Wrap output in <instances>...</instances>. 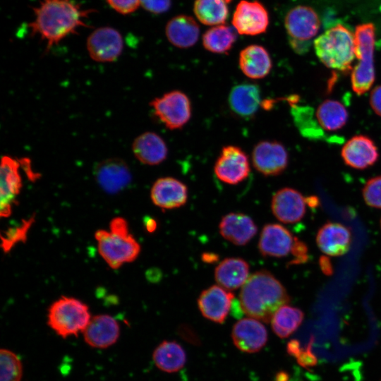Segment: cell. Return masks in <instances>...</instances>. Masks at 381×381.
<instances>
[{
    "label": "cell",
    "instance_id": "1",
    "mask_svg": "<svg viewBox=\"0 0 381 381\" xmlns=\"http://www.w3.org/2000/svg\"><path fill=\"white\" fill-rule=\"evenodd\" d=\"M34 19L28 24L32 36H39L46 42L48 52L81 27H88L83 21L94 9H83L73 0H40L32 8Z\"/></svg>",
    "mask_w": 381,
    "mask_h": 381
},
{
    "label": "cell",
    "instance_id": "2",
    "mask_svg": "<svg viewBox=\"0 0 381 381\" xmlns=\"http://www.w3.org/2000/svg\"><path fill=\"white\" fill-rule=\"evenodd\" d=\"M290 301L282 284L270 272L262 270L251 274L239 294L240 306L249 317L270 322L277 310Z\"/></svg>",
    "mask_w": 381,
    "mask_h": 381
},
{
    "label": "cell",
    "instance_id": "3",
    "mask_svg": "<svg viewBox=\"0 0 381 381\" xmlns=\"http://www.w3.org/2000/svg\"><path fill=\"white\" fill-rule=\"evenodd\" d=\"M95 237L99 255L112 269L134 261L140 253V245L130 233L128 222L122 217L112 219L109 231L97 230Z\"/></svg>",
    "mask_w": 381,
    "mask_h": 381
},
{
    "label": "cell",
    "instance_id": "4",
    "mask_svg": "<svg viewBox=\"0 0 381 381\" xmlns=\"http://www.w3.org/2000/svg\"><path fill=\"white\" fill-rule=\"evenodd\" d=\"M317 56L327 67L343 72L351 69L356 56L355 37L345 26L338 24L314 41Z\"/></svg>",
    "mask_w": 381,
    "mask_h": 381
},
{
    "label": "cell",
    "instance_id": "5",
    "mask_svg": "<svg viewBox=\"0 0 381 381\" xmlns=\"http://www.w3.org/2000/svg\"><path fill=\"white\" fill-rule=\"evenodd\" d=\"M92 316L89 307L73 297L62 296L48 309L47 325L63 339L83 333Z\"/></svg>",
    "mask_w": 381,
    "mask_h": 381
},
{
    "label": "cell",
    "instance_id": "6",
    "mask_svg": "<svg viewBox=\"0 0 381 381\" xmlns=\"http://www.w3.org/2000/svg\"><path fill=\"white\" fill-rule=\"evenodd\" d=\"M375 28L373 23L358 25L355 30L356 57L358 60L351 72L352 89L358 95L368 91L375 81L374 44Z\"/></svg>",
    "mask_w": 381,
    "mask_h": 381
},
{
    "label": "cell",
    "instance_id": "7",
    "mask_svg": "<svg viewBox=\"0 0 381 381\" xmlns=\"http://www.w3.org/2000/svg\"><path fill=\"white\" fill-rule=\"evenodd\" d=\"M290 45L298 54H305L320 27L317 13L311 7L298 6L291 9L285 17Z\"/></svg>",
    "mask_w": 381,
    "mask_h": 381
},
{
    "label": "cell",
    "instance_id": "8",
    "mask_svg": "<svg viewBox=\"0 0 381 381\" xmlns=\"http://www.w3.org/2000/svg\"><path fill=\"white\" fill-rule=\"evenodd\" d=\"M155 115L169 129L183 127L191 116V103L181 90H172L151 101Z\"/></svg>",
    "mask_w": 381,
    "mask_h": 381
},
{
    "label": "cell",
    "instance_id": "9",
    "mask_svg": "<svg viewBox=\"0 0 381 381\" xmlns=\"http://www.w3.org/2000/svg\"><path fill=\"white\" fill-rule=\"evenodd\" d=\"M216 176L222 182L236 185L246 179L250 167L246 153L239 147L224 146L217 159L214 167Z\"/></svg>",
    "mask_w": 381,
    "mask_h": 381
},
{
    "label": "cell",
    "instance_id": "10",
    "mask_svg": "<svg viewBox=\"0 0 381 381\" xmlns=\"http://www.w3.org/2000/svg\"><path fill=\"white\" fill-rule=\"evenodd\" d=\"M87 49L90 58L100 63L113 62L121 54L123 40L121 33L111 27H101L87 37Z\"/></svg>",
    "mask_w": 381,
    "mask_h": 381
},
{
    "label": "cell",
    "instance_id": "11",
    "mask_svg": "<svg viewBox=\"0 0 381 381\" xmlns=\"http://www.w3.org/2000/svg\"><path fill=\"white\" fill-rule=\"evenodd\" d=\"M289 155L284 146L275 140H262L252 152L255 169L265 176H277L287 167Z\"/></svg>",
    "mask_w": 381,
    "mask_h": 381
},
{
    "label": "cell",
    "instance_id": "12",
    "mask_svg": "<svg viewBox=\"0 0 381 381\" xmlns=\"http://www.w3.org/2000/svg\"><path fill=\"white\" fill-rule=\"evenodd\" d=\"M232 24L241 35L253 36L262 34L269 25L267 11L258 1L241 0L236 7Z\"/></svg>",
    "mask_w": 381,
    "mask_h": 381
},
{
    "label": "cell",
    "instance_id": "13",
    "mask_svg": "<svg viewBox=\"0 0 381 381\" xmlns=\"http://www.w3.org/2000/svg\"><path fill=\"white\" fill-rule=\"evenodd\" d=\"M21 161L4 155L1 161V217L11 215L13 204L22 188Z\"/></svg>",
    "mask_w": 381,
    "mask_h": 381
},
{
    "label": "cell",
    "instance_id": "14",
    "mask_svg": "<svg viewBox=\"0 0 381 381\" xmlns=\"http://www.w3.org/2000/svg\"><path fill=\"white\" fill-rule=\"evenodd\" d=\"M96 181L107 193H117L131 182L132 176L128 164L120 158H109L100 162L94 171Z\"/></svg>",
    "mask_w": 381,
    "mask_h": 381
},
{
    "label": "cell",
    "instance_id": "15",
    "mask_svg": "<svg viewBox=\"0 0 381 381\" xmlns=\"http://www.w3.org/2000/svg\"><path fill=\"white\" fill-rule=\"evenodd\" d=\"M82 334L85 342L90 347L107 349L118 341L120 325L114 317L99 314L91 318Z\"/></svg>",
    "mask_w": 381,
    "mask_h": 381
},
{
    "label": "cell",
    "instance_id": "16",
    "mask_svg": "<svg viewBox=\"0 0 381 381\" xmlns=\"http://www.w3.org/2000/svg\"><path fill=\"white\" fill-rule=\"evenodd\" d=\"M306 205V198L299 191L291 188H283L273 195L271 208L274 215L280 222L292 224L303 219Z\"/></svg>",
    "mask_w": 381,
    "mask_h": 381
},
{
    "label": "cell",
    "instance_id": "17",
    "mask_svg": "<svg viewBox=\"0 0 381 381\" xmlns=\"http://www.w3.org/2000/svg\"><path fill=\"white\" fill-rule=\"evenodd\" d=\"M267 331L260 320L243 318L237 321L231 331L235 346L245 353H255L261 350L267 341Z\"/></svg>",
    "mask_w": 381,
    "mask_h": 381
},
{
    "label": "cell",
    "instance_id": "18",
    "mask_svg": "<svg viewBox=\"0 0 381 381\" xmlns=\"http://www.w3.org/2000/svg\"><path fill=\"white\" fill-rule=\"evenodd\" d=\"M234 298L232 292L220 286L213 285L202 291L198 299V305L205 318L222 323L229 313Z\"/></svg>",
    "mask_w": 381,
    "mask_h": 381
},
{
    "label": "cell",
    "instance_id": "19",
    "mask_svg": "<svg viewBox=\"0 0 381 381\" xmlns=\"http://www.w3.org/2000/svg\"><path fill=\"white\" fill-rule=\"evenodd\" d=\"M295 236L284 226L267 224L262 229L258 248L264 257L282 258L291 253Z\"/></svg>",
    "mask_w": 381,
    "mask_h": 381
},
{
    "label": "cell",
    "instance_id": "20",
    "mask_svg": "<svg viewBox=\"0 0 381 381\" xmlns=\"http://www.w3.org/2000/svg\"><path fill=\"white\" fill-rule=\"evenodd\" d=\"M316 243L320 250L327 255L340 256L349 250L351 232L340 223L327 222L318 231Z\"/></svg>",
    "mask_w": 381,
    "mask_h": 381
},
{
    "label": "cell",
    "instance_id": "21",
    "mask_svg": "<svg viewBox=\"0 0 381 381\" xmlns=\"http://www.w3.org/2000/svg\"><path fill=\"white\" fill-rule=\"evenodd\" d=\"M378 157L377 148L374 142L363 135L352 137L341 150V157L344 163L357 169H364L373 165Z\"/></svg>",
    "mask_w": 381,
    "mask_h": 381
},
{
    "label": "cell",
    "instance_id": "22",
    "mask_svg": "<svg viewBox=\"0 0 381 381\" xmlns=\"http://www.w3.org/2000/svg\"><path fill=\"white\" fill-rule=\"evenodd\" d=\"M150 197L152 202L162 209H174L186 204L188 188L181 181L173 177L158 179L153 184Z\"/></svg>",
    "mask_w": 381,
    "mask_h": 381
},
{
    "label": "cell",
    "instance_id": "23",
    "mask_svg": "<svg viewBox=\"0 0 381 381\" xmlns=\"http://www.w3.org/2000/svg\"><path fill=\"white\" fill-rule=\"evenodd\" d=\"M219 229L221 235L236 246L247 244L258 231L256 224L250 217L238 212L224 216Z\"/></svg>",
    "mask_w": 381,
    "mask_h": 381
},
{
    "label": "cell",
    "instance_id": "24",
    "mask_svg": "<svg viewBox=\"0 0 381 381\" xmlns=\"http://www.w3.org/2000/svg\"><path fill=\"white\" fill-rule=\"evenodd\" d=\"M261 102L260 87L254 83H241L231 90L228 104L236 116L250 119L257 112Z\"/></svg>",
    "mask_w": 381,
    "mask_h": 381
},
{
    "label": "cell",
    "instance_id": "25",
    "mask_svg": "<svg viewBox=\"0 0 381 381\" xmlns=\"http://www.w3.org/2000/svg\"><path fill=\"white\" fill-rule=\"evenodd\" d=\"M132 150L141 163L157 165L168 155V148L162 138L155 132H145L135 138Z\"/></svg>",
    "mask_w": 381,
    "mask_h": 381
},
{
    "label": "cell",
    "instance_id": "26",
    "mask_svg": "<svg viewBox=\"0 0 381 381\" xmlns=\"http://www.w3.org/2000/svg\"><path fill=\"white\" fill-rule=\"evenodd\" d=\"M238 64L243 74L251 79L265 78L272 67L269 52L264 47L258 44L249 45L242 49Z\"/></svg>",
    "mask_w": 381,
    "mask_h": 381
},
{
    "label": "cell",
    "instance_id": "27",
    "mask_svg": "<svg viewBox=\"0 0 381 381\" xmlns=\"http://www.w3.org/2000/svg\"><path fill=\"white\" fill-rule=\"evenodd\" d=\"M165 34L174 46L181 49L189 48L197 42L200 27L192 17L179 15L167 23Z\"/></svg>",
    "mask_w": 381,
    "mask_h": 381
},
{
    "label": "cell",
    "instance_id": "28",
    "mask_svg": "<svg viewBox=\"0 0 381 381\" xmlns=\"http://www.w3.org/2000/svg\"><path fill=\"white\" fill-rule=\"evenodd\" d=\"M249 274V265L242 258H228L216 267L214 277L218 284L228 290H234L243 286Z\"/></svg>",
    "mask_w": 381,
    "mask_h": 381
},
{
    "label": "cell",
    "instance_id": "29",
    "mask_svg": "<svg viewBox=\"0 0 381 381\" xmlns=\"http://www.w3.org/2000/svg\"><path fill=\"white\" fill-rule=\"evenodd\" d=\"M152 359L159 370L171 373L179 371L184 366L186 354L179 343L164 340L155 349Z\"/></svg>",
    "mask_w": 381,
    "mask_h": 381
},
{
    "label": "cell",
    "instance_id": "30",
    "mask_svg": "<svg viewBox=\"0 0 381 381\" xmlns=\"http://www.w3.org/2000/svg\"><path fill=\"white\" fill-rule=\"evenodd\" d=\"M348 112L339 102L327 99L316 110V118L320 126L328 131H336L344 126L348 120Z\"/></svg>",
    "mask_w": 381,
    "mask_h": 381
},
{
    "label": "cell",
    "instance_id": "31",
    "mask_svg": "<svg viewBox=\"0 0 381 381\" xmlns=\"http://www.w3.org/2000/svg\"><path fill=\"white\" fill-rule=\"evenodd\" d=\"M304 319L303 312L296 307L284 305L279 308L271 320L273 332L281 338H286L295 332Z\"/></svg>",
    "mask_w": 381,
    "mask_h": 381
},
{
    "label": "cell",
    "instance_id": "32",
    "mask_svg": "<svg viewBox=\"0 0 381 381\" xmlns=\"http://www.w3.org/2000/svg\"><path fill=\"white\" fill-rule=\"evenodd\" d=\"M233 28L225 25H218L207 30L202 36L205 49L215 54H225L229 51L236 40Z\"/></svg>",
    "mask_w": 381,
    "mask_h": 381
},
{
    "label": "cell",
    "instance_id": "33",
    "mask_svg": "<svg viewBox=\"0 0 381 381\" xmlns=\"http://www.w3.org/2000/svg\"><path fill=\"white\" fill-rule=\"evenodd\" d=\"M224 0H195L193 11L198 20L206 25L224 23L228 17Z\"/></svg>",
    "mask_w": 381,
    "mask_h": 381
},
{
    "label": "cell",
    "instance_id": "34",
    "mask_svg": "<svg viewBox=\"0 0 381 381\" xmlns=\"http://www.w3.org/2000/svg\"><path fill=\"white\" fill-rule=\"evenodd\" d=\"M0 363V381H21L23 367L16 353L7 349H1Z\"/></svg>",
    "mask_w": 381,
    "mask_h": 381
},
{
    "label": "cell",
    "instance_id": "35",
    "mask_svg": "<svg viewBox=\"0 0 381 381\" xmlns=\"http://www.w3.org/2000/svg\"><path fill=\"white\" fill-rule=\"evenodd\" d=\"M33 220L34 218L31 217L23 221L21 225L11 228L6 231L4 236H1V247L4 252H8L16 243L26 240L28 231Z\"/></svg>",
    "mask_w": 381,
    "mask_h": 381
},
{
    "label": "cell",
    "instance_id": "36",
    "mask_svg": "<svg viewBox=\"0 0 381 381\" xmlns=\"http://www.w3.org/2000/svg\"><path fill=\"white\" fill-rule=\"evenodd\" d=\"M362 194L368 206L381 208V176L370 179L363 188Z\"/></svg>",
    "mask_w": 381,
    "mask_h": 381
},
{
    "label": "cell",
    "instance_id": "37",
    "mask_svg": "<svg viewBox=\"0 0 381 381\" xmlns=\"http://www.w3.org/2000/svg\"><path fill=\"white\" fill-rule=\"evenodd\" d=\"M109 6L116 12L127 15L136 11L140 4V0H106Z\"/></svg>",
    "mask_w": 381,
    "mask_h": 381
},
{
    "label": "cell",
    "instance_id": "38",
    "mask_svg": "<svg viewBox=\"0 0 381 381\" xmlns=\"http://www.w3.org/2000/svg\"><path fill=\"white\" fill-rule=\"evenodd\" d=\"M308 250L306 244L296 237L295 242L291 250L294 256L289 264L296 265L306 262L308 259Z\"/></svg>",
    "mask_w": 381,
    "mask_h": 381
},
{
    "label": "cell",
    "instance_id": "39",
    "mask_svg": "<svg viewBox=\"0 0 381 381\" xmlns=\"http://www.w3.org/2000/svg\"><path fill=\"white\" fill-rule=\"evenodd\" d=\"M141 6L153 13H162L169 10L171 0H140Z\"/></svg>",
    "mask_w": 381,
    "mask_h": 381
},
{
    "label": "cell",
    "instance_id": "40",
    "mask_svg": "<svg viewBox=\"0 0 381 381\" xmlns=\"http://www.w3.org/2000/svg\"><path fill=\"white\" fill-rule=\"evenodd\" d=\"M370 104L375 114L381 116V85L376 86L371 91Z\"/></svg>",
    "mask_w": 381,
    "mask_h": 381
},
{
    "label": "cell",
    "instance_id": "41",
    "mask_svg": "<svg viewBox=\"0 0 381 381\" xmlns=\"http://www.w3.org/2000/svg\"><path fill=\"white\" fill-rule=\"evenodd\" d=\"M296 358L298 363L304 367L312 366L316 363V358L310 352V346L305 351L301 350Z\"/></svg>",
    "mask_w": 381,
    "mask_h": 381
},
{
    "label": "cell",
    "instance_id": "42",
    "mask_svg": "<svg viewBox=\"0 0 381 381\" xmlns=\"http://www.w3.org/2000/svg\"><path fill=\"white\" fill-rule=\"evenodd\" d=\"M320 264L322 268V270L327 274H330L332 272V265L329 260L327 258H321L320 260Z\"/></svg>",
    "mask_w": 381,
    "mask_h": 381
},
{
    "label": "cell",
    "instance_id": "43",
    "mask_svg": "<svg viewBox=\"0 0 381 381\" xmlns=\"http://www.w3.org/2000/svg\"><path fill=\"white\" fill-rule=\"evenodd\" d=\"M144 224L147 231L150 233L155 231L157 226L156 221L153 218L148 217L145 218Z\"/></svg>",
    "mask_w": 381,
    "mask_h": 381
},
{
    "label": "cell",
    "instance_id": "44",
    "mask_svg": "<svg viewBox=\"0 0 381 381\" xmlns=\"http://www.w3.org/2000/svg\"><path fill=\"white\" fill-rule=\"evenodd\" d=\"M219 256L212 253H204L202 255V260L207 263L215 262L218 260Z\"/></svg>",
    "mask_w": 381,
    "mask_h": 381
},
{
    "label": "cell",
    "instance_id": "45",
    "mask_svg": "<svg viewBox=\"0 0 381 381\" xmlns=\"http://www.w3.org/2000/svg\"><path fill=\"white\" fill-rule=\"evenodd\" d=\"M226 3H229L232 0H224Z\"/></svg>",
    "mask_w": 381,
    "mask_h": 381
},
{
    "label": "cell",
    "instance_id": "46",
    "mask_svg": "<svg viewBox=\"0 0 381 381\" xmlns=\"http://www.w3.org/2000/svg\"><path fill=\"white\" fill-rule=\"evenodd\" d=\"M380 226H381V220H380Z\"/></svg>",
    "mask_w": 381,
    "mask_h": 381
}]
</instances>
